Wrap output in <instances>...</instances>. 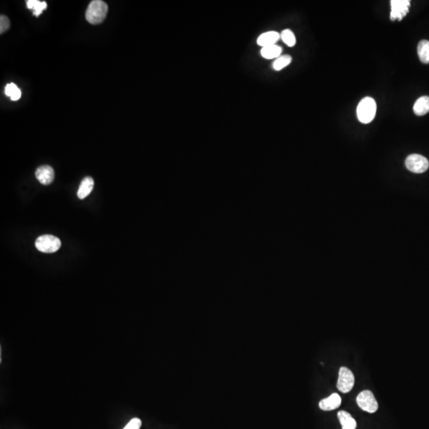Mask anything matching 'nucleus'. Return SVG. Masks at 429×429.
<instances>
[{
  "mask_svg": "<svg viewBox=\"0 0 429 429\" xmlns=\"http://www.w3.org/2000/svg\"><path fill=\"white\" fill-rule=\"evenodd\" d=\"M18 89L19 88L15 84H13V83L8 84L6 86V88H5V94H6V96H9L10 98H11Z\"/></svg>",
  "mask_w": 429,
  "mask_h": 429,
  "instance_id": "obj_21",
  "label": "nucleus"
},
{
  "mask_svg": "<svg viewBox=\"0 0 429 429\" xmlns=\"http://www.w3.org/2000/svg\"><path fill=\"white\" fill-rule=\"evenodd\" d=\"M94 187V180L91 177H86L80 183L79 189L77 191V196L80 200H84V198L89 195L93 190Z\"/></svg>",
  "mask_w": 429,
  "mask_h": 429,
  "instance_id": "obj_11",
  "label": "nucleus"
},
{
  "mask_svg": "<svg viewBox=\"0 0 429 429\" xmlns=\"http://www.w3.org/2000/svg\"><path fill=\"white\" fill-rule=\"evenodd\" d=\"M282 47L277 46V45H273V46H266L262 47L261 50V55L262 58L266 59H274V58H278L282 54Z\"/></svg>",
  "mask_w": 429,
  "mask_h": 429,
  "instance_id": "obj_14",
  "label": "nucleus"
},
{
  "mask_svg": "<svg viewBox=\"0 0 429 429\" xmlns=\"http://www.w3.org/2000/svg\"><path fill=\"white\" fill-rule=\"evenodd\" d=\"M292 62V57L290 55H283L277 58L273 63V68L276 71H280L286 68Z\"/></svg>",
  "mask_w": 429,
  "mask_h": 429,
  "instance_id": "obj_17",
  "label": "nucleus"
},
{
  "mask_svg": "<svg viewBox=\"0 0 429 429\" xmlns=\"http://www.w3.org/2000/svg\"><path fill=\"white\" fill-rule=\"evenodd\" d=\"M35 176L41 184L49 185L54 180V169L50 166H40L37 169Z\"/></svg>",
  "mask_w": 429,
  "mask_h": 429,
  "instance_id": "obj_8",
  "label": "nucleus"
},
{
  "mask_svg": "<svg viewBox=\"0 0 429 429\" xmlns=\"http://www.w3.org/2000/svg\"><path fill=\"white\" fill-rule=\"evenodd\" d=\"M356 402L360 409L369 413H374L378 409V404L370 390H364L358 395Z\"/></svg>",
  "mask_w": 429,
  "mask_h": 429,
  "instance_id": "obj_5",
  "label": "nucleus"
},
{
  "mask_svg": "<svg viewBox=\"0 0 429 429\" xmlns=\"http://www.w3.org/2000/svg\"><path fill=\"white\" fill-rule=\"evenodd\" d=\"M26 5L29 9L34 10V14L37 17L40 15L42 11L47 7L46 2H40L38 0H29L26 2Z\"/></svg>",
  "mask_w": 429,
  "mask_h": 429,
  "instance_id": "obj_16",
  "label": "nucleus"
},
{
  "mask_svg": "<svg viewBox=\"0 0 429 429\" xmlns=\"http://www.w3.org/2000/svg\"><path fill=\"white\" fill-rule=\"evenodd\" d=\"M405 166L409 171L415 174H422L427 171L429 162L427 158L420 154H411L405 160Z\"/></svg>",
  "mask_w": 429,
  "mask_h": 429,
  "instance_id": "obj_4",
  "label": "nucleus"
},
{
  "mask_svg": "<svg viewBox=\"0 0 429 429\" xmlns=\"http://www.w3.org/2000/svg\"><path fill=\"white\" fill-rule=\"evenodd\" d=\"M342 400L338 393H332L329 397L319 401V407L323 411H331L338 409L341 405Z\"/></svg>",
  "mask_w": 429,
  "mask_h": 429,
  "instance_id": "obj_9",
  "label": "nucleus"
},
{
  "mask_svg": "<svg viewBox=\"0 0 429 429\" xmlns=\"http://www.w3.org/2000/svg\"><path fill=\"white\" fill-rule=\"evenodd\" d=\"M338 418L341 424L342 429H356L357 423L349 413L346 411H339L338 413Z\"/></svg>",
  "mask_w": 429,
  "mask_h": 429,
  "instance_id": "obj_13",
  "label": "nucleus"
},
{
  "mask_svg": "<svg viewBox=\"0 0 429 429\" xmlns=\"http://www.w3.org/2000/svg\"><path fill=\"white\" fill-rule=\"evenodd\" d=\"M417 52L420 60L425 64H429V41H421L417 46Z\"/></svg>",
  "mask_w": 429,
  "mask_h": 429,
  "instance_id": "obj_15",
  "label": "nucleus"
},
{
  "mask_svg": "<svg viewBox=\"0 0 429 429\" xmlns=\"http://www.w3.org/2000/svg\"><path fill=\"white\" fill-rule=\"evenodd\" d=\"M355 385V376L351 369L342 367L339 369L337 388L343 393H349Z\"/></svg>",
  "mask_w": 429,
  "mask_h": 429,
  "instance_id": "obj_6",
  "label": "nucleus"
},
{
  "mask_svg": "<svg viewBox=\"0 0 429 429\" xmlns=\"http://www.w3.org/2000/svg\"><path fill=\"white\" fill-rule=\"evenodd\" d=\"M61 242L58 237L51 235H44L38 237L35 242V246L42 253H54L60 249Z\"/></svg>",
  "mask_w": 429,
  "mask_h": 429,
  "instance_id": "obj_3",
  "label": "nucleus"
},
{
  "mask_svg": "<svg viewBox=\"0 0 429 429\" xmlns=\"http://www.w3.org/2000/svg\"><path fill=\"white\" fill-rule=\"evenodd\" d=\"M377 105L371 97H366L360 101L357 108L358 119L362 123L368 124L375 117Z\"/></svg>",
  "mask_w": 429,
  "mask_h": 429,
  "instance_id": "obj_2",
  "label": "nucleus"
},
{
  "mask_svg": "<svg viewBox=\"0 0 429 429\" xmlns=\"http://www.w3.org/2000/svg\"><path fill=\"white\" fill-rule=\"evenodd\" d=\"M413 112L417 116H422L429 112V96H422L416 101Z\"/></svg>",
  "mask_w": 429,
  "mask_h": 429,
  "instance_id": "obj_12",
  "label": "nucleus"
},
{
  "mask_svg": "<svg viewBox=\"0 0 429 429\" xmlns=\"http://www.w3.org/2000/svg\"><path fill=\"white\" fill-rule=\"evenodd\" d=\"M281 38H282L284 43H286L290 47H294L296 45V42H297L294 32L289 29H286V30H284L282 31V34H281Z\"/></svg>",
  "mask_w": 429,
  "mask_h": 429,
  "instance_id": "obj_18",
  "label": "nucleus"
},
{
  "mask_svg": "<svg viewBox=\"0 0 429 429\" xmlns=\"http://www.w3.org/2000/svg\"><path fill=\"white\" fill-rule=\"evenodd\" d=\"M108 6L101 0H94L88 5L86 10V19L91 24H100L106 18Z\"/></svg>",
  "mask_w": 429,
  "mask_h": 429,
  "instance_id": "obj_1",
  "label": "nucleus"
},
{
  "mask_svg": "<svg viewBox=\"0 0 429 429\" xmlns=\"http://www.w3.org/2000/svg\"><path fill=\"white\" fill-rule=\"evenodd\" d=\"M142 426V421L139 418H133L129 421V423L124 427L123 429H140Z\"/></svg>",
  "mask_w": 429,
  "mask_h": 429,
  "instance_id": "obj_20",
  "label": "nucleus"
},
{
  "mask_svg": "<svg viewBox=\"0 0 429 429\" xmlns=\"http://www.w3.org/2000/svg\"><path fill=\"white\" fill-rule=\"evenodd\" d=\"M10 27V20L6 15H1L0 17V33L6 32Z\"/></svg>",
  "mask_w": 429,
  "mask_h": 429,
  "instance_id": "obj_19",
  "label": "nucleus"
},
{
  "mask_svg": "<svg viewBox=\"0 0 429 429\" xmlns=\"http://www.w3.org/2000/svg\"><path fill=\"white\" fill-rule=\"evenodd\" d=\"M280 38H281V34H278V32L268 31V32L261 34L257 38V43L258 46H262V47L273 46V45H276V42L279 40Z\"/></svg>",
  "mask_w": 429,
  "mask_h": 429,
  "instance_id": "obj_10",
  "label": "nucleus"
},
{
  "mask_svg": "<svg viewBox=\"0 0 429 429\" xmlns=\"http://www.w3.org/2000/svg\"><path fill=\"white\" fill-rule=\"evenodd\" d=\"M390 19L392 21H401L409 13L410 1L409 0H392Z\"/></svg>",
  "mask_w": 429,
  "mask_h": 429,
  "instance_id": "obj_7",
  "label": "nucleus"
}]
</instances>
